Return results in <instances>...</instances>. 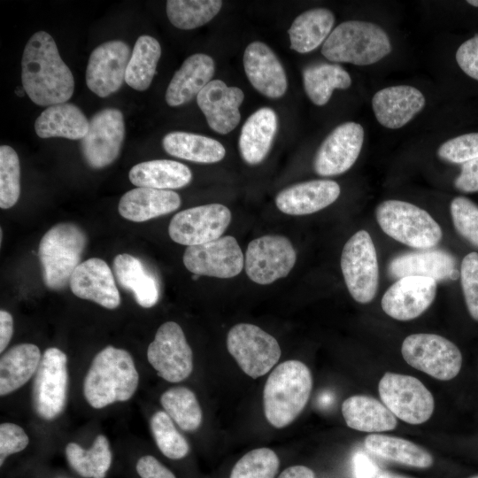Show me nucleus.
<instances>
[{
    "label": "nucleus",
    "mask_w": 478,
    "mask_h": 478,
    "mask_svg": "<svg viewBox=\"0 0 478 478\" xmlns=\"http://www.w3.org/2000/svg\"><path fill=\"white\" fill-rule=\"evenodd\" d=\"M391 49L389 37L378 25L348 20L332 30L323 42L321 53L332 62L369 66L389 55Z\"/></svg>",
    "instance_id": "obj_4"
},
{
    "label": "nucleus",
    "mask_w": 478,
    "mask_h": 478,
    "mask_svg": "<svg viewBox=\"0 0 478 478\" xmlns=\"http://www.w3.org/2000/svg\"><path fill=\"white\" fill-rule=\"evenodd\" d=\"M437 156L449 163L463 164L478 158V132L464 134L444 142Z\"/></svg>",
    "instance_id": "obj_46"
},
{
    "label": "nucleus",
    "mask_w": 478,
    "mask_h": 478,
    "mask_svg": "<svg viewBox=\"0 0 478 478\" xmlns=\"http://www.w3.org/2000/svg\"><path fill=\"white\" fill-rule=\"evenodd\" d=\"M334 23L335 16L328 9L315 8L304 12L288 30L290 49L299 53L315 50L329 36Z\"/></svg>",
    "instance_id": "obj_34"
},
{
    "label": "nucleus",
    "mask_w": 478,
    "mask_h": 478,
    "mask_svg": "<svg viewBox=\"0 0 478 478\" xmlns=\"http://www.w3.org/2000/svg\"><path fill=\"white\" fill-rule=\"evenodd\" d=\"M402 356L408 365L440 381L457 376L462 365L459 349L435 334H413L404 340Z\"/></svg>",
    "instance_id": "obj_8"
},
{
    "label": "nucleus",
    "mask_w": 478,
    "mask_h": 478,
    "mask_svg": "<svg viewBox=\"0 0 478 478\" xmlns=\"http://www.w3.org/2000/svg\"><path fill=\"white\" fill-rule=\"evenodd\" d=\"M243 99L241 89L228 87L220 80H212L198 94L197 103L209 127L220 135H226L240 122L239 107Z\"/></svg>",
    "instance_id": "obj_20"
},
{
    "label": "nucleus",
    "mask_w": 478,
    "mask_h": 478,
    "mask_svg": "<svg viewBox=\"0 0 478 478\" xmlns=\"http://www.w3.org/2000/svg\"><path fill=\"white\" fill-rule=\"evenodd\" d=\"M231 221L230 210L221 204H208L177 212L168 226L170 238L192 246L214 241L223 235Z\"/></svg>",
    "instance_id": "obj_14"
},
{
    "label": "nucleus",
    "mask_w": 478,
    "mask_h": 478,
    "mask_svg": "<svg viewBox=\"0 0 478 478\" xmlns=\"http://www.w3.org/2000/svg\"><path fill=\"white\" fill-rule=\"evenodd\" d=\"M296 259V251L287 237L263 235L248 244L244 258L245 273L252 281L267 285L286 277Z\"/></svg>",
    "instance_id": "obj_12"
},
{
    "label": "nucleus",
    "mask_w": 478,
    "mask_h": 478,
    "mask_svg": "<svg viewBox=\"0 0 478 478\" xmlns=\"http://www.w3.org/2000/svg\"><path fill=\"white\" fill-rule=\"evenodd\" d=\"M181 203L179 194L173 190L136 188L121 197L118 211L124 219L143 222L177 210Z\"/></svg>",
    "instance_id": "obj_27"
},
{
    "label": "nucleus",
    "mask_w": 478,
    "mask_h": 478,
    "mask_svg": "<svg viewBox=\"0 0 478 478\" xmlns=\"http://www.w3.org/2000/svg\"><path fill=\"white\" fill-rule=\"evenodd\" d=\"M182 261L185 267L198 276L221 279L238 275L244 266V257L236 239L231 235L188 246Z\"/></svg>",
    "instance_id": "obj_16"
},
{
    "label": "nucleus",
    "mask_w": 478,
    "mask_h": 478,
    "mask_svg": "<svg viewBox=\"0 0 478 478\" xmlns=\"http://www.w3.org/2000/svg\"><path fill=\"white\" fill-rule=\"evenodd\" d=\"M150 428L160 451L171 459H181L189 451L186 439L179 433L171 417L163 411L156 412L150 419Z\"/></svg>",
    "instance_id": "obj_42"
},
{
    "label": "nucleus",
    "mask_w": 478,
    "mask_h": 478,
    "mask_svg": "<svg viewBox=\"0 0 478 478\" xmlns=\"http://www.w3.org/2000/svg\"><path fill=\"white\" fill-rule=\"evenodd\" d=\"M214 71V61L206 54L196 53L187 58L166 89V104L174 107L190 102L211 81Z\"/></svg>",
    "instance_id": "obj_26"
},
{
    "label": "nucleus",
    "mask_w": 478,
    "mask_h": 478,
    "mask_svg": "<svg viewBox=\"0 0 478 478\" xmlns=\"http://www.w3.org/2000/svg\"><path fill=\"white\" fill-rule=\"evenodd\" d=\"M89 121L82 111L69 103L47 107L35 123L36 135L41 138L64 137L81 140L89 130Z\"/></svg>",
    "instance_id": "obj_31"
},
{
    "label": "nucleus",
    "mask_w": 478,
    "mask_h": 478,
    "mask_svg": "<svg viewBox=\"0 0 478 478\" xmlns=\"http://www.w3.org/2000/svg\"><path fill=\"white\" fill-rule=\"evenodd\" d=\"M391 277L401 279L406 276H423L436 282L457 280L460 274L456 268L455 258L442 250L426 249L405 253L394 258L388 266Z\"/></svg>",
    "instance_id": "obj_24"
},
{
    "label": "nucleus",
    "mask_w": 478,
    "mask_h": 478,
    "mask_svg": "<svg viewBox=\"0 0 478 478\" xmlns=\"http://www.w3.org/2000/svg\"><path fill=\"white\" fill-rule=\"evenodd\" d=\"M341 269L351 296L360 304L371 302L379 283L376 251L366 230L355 233L344 244Z\"/></svg>",
    "instance_id": "obj_7"
},
{
    "label": "nucleus",
    "mask_w": 478,
    "mask_h": 478,
    "mask_svg": "<svg viewBox=\"0 0 478 478\" xmlns=\"http://www.w3.org/2000/svg\"><path fill=\"white\" fill-rule=\"evenodd\" d=\"M15 93L19 96H22L25 93V89L20 87L17 88L16 90H15Z\"/></svg>",
    "instance_id": "obj_56"
},
{
    "label": "nucleus",
    "mask_w": 478,
    "mask_h": 478,
    "mask_svg": "<svg viewBox=\"0 0 478 478\" xmlns=\"http://www.w3.org/2000/svg\"><path fill=\"white\" fill-rule=\"evenodd\" d=\"M138 382L132 356L123 349L109 345L93 358L84 379L83 394L93 408L101 409L130 399Z\"/></svg>",
    "instance_id": "obj_2"
},
{
    "label": "nucleus",
    "mask_w": 478,
    "mask_h": 478,
    "mask_svg": "<svg viewBox=\"0 0 478 478\" xmlns=\"http://www.w3.org/2000/svg\"><path fill=\"white\" fill-rule=\"evenodd\" d=\"M243 67L251 84L269 98L281 97L288 87L285 70L276 54L262 42H252L243 53Z\"/></svg>",
    "instance_id": "obj_22"
},
{
    "label": "nucleus",
    "mask_w": 478,
    "mask_h": 478,
    "mask_svg": "<svg viewBox=\"0 0 478 478\" xmlns=\"http://www.w3.org/2000/svg\"><path fill=\"white\" fill-rule=\"evenodd\" d=\"M125 137L122 112L106 108L96 112L89 120V130L81 140V154L93 169L111 165L119 157Z\"/></svg>",
    "instance_id": "obj_15"
},
{
    "label": "nucleus",
    "mask_w": 478,
    "mask_h": 478,
    "mask_svg": "<svg viewBox=\"0 0 478 478\" xmlns=\"http://www.w3.org/2000/svg\"><path fill=\"white\" fill-rule=\"evenodd\" d=\"M426 99L420 90L407 85L380 89L372 98L377 121L383 127L397 129L406 125L424 108Z\"/></svg>",
    "instance_id": "obj_23"
},
{
    "label": "nucleus",
    "mask_w": 478,
    "mask_h": 478,
    "mask_svg": "<svg viewBox=\"0 0 478 478\" xmlns=\"http://www.w3.org/2000/svg\"><path fill=\"white\" fill-rule=\"evenodd\" d=\"M66 456L72 468L84 478H104L112 464V451L104 435H98L89 450L69 443Z\"/></svg>",
    "instance_id": "obj_39"
},
{
    "label": "nucleus",
    "mask_w": 478,
    "mask_h": 478,
    "mask_svg": "<svg viewBox=\"0 0 478 478\" xmlns=\"http://www.w3.org/2000/svg\"><path fill=\"white\" fill-rule=\"evenodd\" d=\"M129 180L138 188L170 190L187 186L192 179L190 169L184 164L169 159H155L134 166Z\"/></svg>",
    "instance_id": "obj_32"
},
{
    "label": "nucleus",
    "mask_w": 478,
    "mask_h": 478,
    "mask_svg": "<svg viewBox=\"0 0 478 478\" xmlns=\"http://www.w3.org/2000/svg\"><path fill=\"white\" fill-rule=\"evenodd\" d=\"M376 478H409L398 474L392 473L390 471H380Z\"/></svg>",
    "instance_id": "obj_55"
},
{
    "label": "nucleus",
    "mask_w": 478,
    "mask_h": 478,
    "mask_svg": "<svg viewBox=\"0 0 478 478\" xmlns=\"http://www.w3.org/2000/svg\"><path fill=\"white\" fill-rule=\"evenodd\" d=\"M278 128V118L269 107L252 113L243 124L239 137V150L245 163L258 165L268 154Z\"/></svg>",
    "instance_id": "obj_28"
},
{
    "label": "nucleus",
    "mask_w": 478,
    "mask_h": 478,
    "mask_svg": "<svg viewBox=\"0 0 478 478\" xmlns=\"http://www.w3.org/2000/svg\"><path fill=\"white\" fill-rule=\"evenodd\" d=\"M459 274L467 310L478 321V252H470L464 257Z\"/></svg>",
    "instance_id": "obj_47"
},
{
    "label": "nucleus",
    "mask_w": 478,
    "mask_h": 478,
    "mask_svg": "<svg viewBox=\"0 0 478 478\" xmlns=\"http://www.w3.org/2000/svg\"><path fill=\"white\" fill-rule=\"evenodd\" d=\"M21 67L22 87L35 104L49 107L72 97L73 73L47 32L38 31L30 37L24 49Z\"/></svg>",
    "instance_id": "obj_1"
},
{
    "label": "nucleus",
    "mask_w": 478,
    "mask_h": 478,
    "mask_svg": "<svg viewBox=\"0 0 478 478\" xmlns=\"http://www.w3.org/2000/svg\"><path fill=\"white\" fill-rule=\"evenodd\" d=\"M375 216L385 234L412 248L431 249L443 236L439 224L432 216L408 202L383 201L376 207Z\"/></svg>",
    "instance_id": "obj_6"
},
{
    "label": "nucleus",
    "mask_w": 478,
    "mask_h": 478,
    "mask_svg": "<svg viewBox=\"0 0 478 478\" xmlns=\"http://www.w3.org/2000/svg\"><path fill=\"white\" fill-rule=\"evenodd\" d=\"M312 387L308 366L299 360H287L269 374L264 387L263 405L267 421L282 428L302 412Z\"/></svg>",
    "instance_id": "obj_3"
},
{
    "label": "nucleus",
    "mask_w": 478,
    "mask_h": 478,
    "mask_svg": "<svg viewBox=\"0 0 478 478\" xmlns=\"http://www.w3.org/2000/svg\"><path fill=\"white\" fill-rule=\"evenodd\" d=\"M457 232L478 248V205L465 197H455L450 205Z\"/></svg>",
    "instance_id": "obj_45"
},
{
    "label": "nucleus",
    "mask_w": 478,
    "mask_h": 478,
    "mask_svg": "<svg viewBox=\"0 0 478 478\" xmlns=\"http://www.w3.org/2000/svg\"><path fill=\"white\" fill-rule=\"evenodd\" d=\"M227 348L240 368L253 379L267 374L281 354L273 335L249 323L236 324L229 330Z\"/></svg>",
    "instance_id": "obj_9"
},
{
    "label": "nucleus",
    "mask_w": 478,
    "mask_h": 478,
    "mask_svg": "<svg viewBox=\"0 0 478 478\" xmlns=\"http://www.w3.org/2000/svg\"><path fill=\"white\" fill-rule=\"evenodd\" d=\"M165 412L184 431L197 430L202 423V410L195 393L185 387H174L160 397Z\"/></svg>",
    "instance_id": "obj_40"
},
{
    "label": "nucleus",
    "mask_w": 478,
    "mask_h": 478,
    "mask_svg": "<svg viewBox=\"0 0 478 478\" xmlns=\"http://www.w3.org/2000/svg\"><path fill=\"white\" fill-rule=\"evenodd\" d=\"M279 466V458L273 450L258 448L235 464L229 478H274Z\"/></svg>",
    "instance_id": "obj_43"
},
{
    "label": "nucleus",
    "mask_w": 478,
    "mask_h": 478,
    "mask_svg": "<svg viewBox=\"0 0 478 478\" xmlns=\"http://www.w3.org/2000/svg\"><path fill=\"white\" fill-rule=\"evenodd\" d=\"M162 145L169 155L196 163H216L226 155V150L219 141L188 132L168 133L163 138Z\"/></svg>",
    "instance_id": "obj_35"
},
{
    "label": "nucleus",
    "mask_w": 478,
    "mask_h": 478,
    "mask_svg": "<svg viewBox=\"0 0 478 478\" xmlns=\"http://www.w3.org/2000/svg\"><path fill=\"white\" fill-rule=\"evenodd\" d=\"M220 0H168L166 14L175 27L189 30L204 26L220 11Z\"/></svg>",
    "instance_id": "obj_41"
},
{
    "label": "nucleus",
    "mask_w": 478,
    "mask_h": 478,
    "mask_svg": "<svg viewBox=\"0 0 478 478\" xmlns=\"http://www.w3.org/2000/svg\"><path fill=\"white\" fill-rule=\"evenodd\" d=\"M278 478H315V474L307 466H292L284 469Z\"/></svg>",
    "instance_id": "obj_54"
},
{
    "label": "nucleus",
    "mask_w": 478,
    "mask_h": 478,
    "mask_svg": "<svg viewBox=\"0 0 478 478\" xmlns=\"http://www.w3.org/2000/svg\"><path fill=\"white\" fill-rule=\"evenodd\" d=\"M378 390L389 410L409 424H421L433 413L435 402L431 392L413 376L385 373L379 382Z\"/></svg>",
    "instance_id": "obj_10"
},
{
    "label": "nucleus",
    "mask_w": 478,
    "mask_h": 478,
    "mask_svg": "<svg viewBox=\"0 0 478 478\" xmlns=\"http://www.w3.org/2000/svg\"><path fill=\"white\" fill-rule=\"evenodd\" d=\"M129 46L123 41L112 40L97 46L90 54L86 84L100 97H106L120 89L125 81L130 59Z\"/></svg>",
    "instance_id": "obj_17"
},
{
    "label": "nucleus",
    "mask_w": 478,
    "mask_h": 478,
    "mask_svg": "<svg viewBox=\"0 0 478 478\" xmlns=\"http://www.w3.org/2000/svg\"><path fill=\"white\" fill-rule=\"evenodd\" d=\"M455 58L459 68L478 81V34L459 45Z\"/></svg>",
    "instance_id": "obj_49"
},
{
    "label": "nucleus",
    "mask_w": 478,
    "mask_h": 478,
    "mask_svg": "<svg viewBox=\"0 0 478 478\" xmlns=\"http://www.w3.org/2000/svg\"><path fill=\"white\" fill-rule=\"evenodd\" d=\"M136 471L141 478H176L166 466L150 455L143 456L138 459Z\"/></svg>",
    "instance_id": "obj_51"
},
{
    "label": "nucleus",
    "mask_w": 478,
    "mask_h": 478,
    "mask_svg": "<svg viewBox=\"0 0 478 478\" xmlns=\"http://www.w3.org/2000/svg\"><path fill=\"white\" fill-rule=\"evenodd\" d=\"M455 188L464 193L478 192V158L463 163L454 181Z\"/></svg>",
    "instance_id": "obj_50"
},
{
    "label": "nucleus",
    "mask_w": 478,
    "mask_h": 478,
    "mask_svg": "<svg viewBox=\"0 0 478 478\" xmlns=\"http://www.w3.org/2000/svg\"><path fill=\"white\" fill-rule=\"evenodd\" d=\"M41 358L39 348L33 343L8 350L0 359V395L6 396L27 383L35 374Z\"/></svg>",
    "instance_id": "obj_33"
},
{
    "label": "nucleus",
    "mask_w": 478,
    "mask_h": 478,
    "mask_svg": "<svg viewBox=\"0 0 478 478\" xmlns=\"http://www.w3.org/2000/svg\"><path fill=\"white\" fill-rule=\"evenodd\" d=\"M69 286L74 296L93 301L106 309L120 305L114 275L107 263L98 258L81 262L73 271Z\"/></svg>",
    "instance_id": "obj_21"
},
{
    "label": "nucleus",
    "mask_w": 478,
    "mask_h": 478,
    "mask_svg": "<svg viewBox=\"0 0 478 478\" xmlns=\"http://www.w3.org/2000/svg\"><path fill=\"white\" fill-rule=\"evenodd\" d=\"M113 272L119 284L132 292L139 305L150 308L158 303L160 293L158 280L140 258L128 253L118 254L113 260Z\"/></svg>",
    "instance_id": "obj_29"
},
{
    "label": "nucleus",
    "mask_w": 478,
    "mask_h": 478,
    "mask_svg": "<svg viewBox=\"0 0 478 478\" xmlns=\"http://www.w3.org/2000/svg\"><path fill=\"white\" fill-rule=\"evenodd\" d=\"M436 281L428 277L406 276L398 279L384 293L382 308L397 320H410L419 317L433 303L436 294Z\"/></svg>",
    "instance_id": "obj_19"
},
{
    "label": "nucleus",
    "mask_w": 478,
    "mask_h": 478,
    "mask_svg": "<svg viewBox=\"0 0 478 478\" xmlns=\"http://www.w3.org/2000/svg\"><path fill=\"white\" fill-rule=\"evenodd\" d=\"M303 83L309 99L314 104L322 106L329 101L335 89H348L351 78L340 65L317 63L303 70Z\"/></svg>",
    "instance_id": "obj_37"
},
{
    "label": "nucleus",
    "mask_w": 478,
    "mask_h": 478,
    "mask_svg": "<svg viewBox=\"0 0 478 478\" xmlns=\"http://www.w3.org/2000/svg\"><path fill=\"white\" fill-rule=\"evenodd\" d=\"M87 245L85 232L73 223H58L49 229L39 243L38 257L45 286L63 289L81 264Z\"/></svg>",
    "instance_id": "obj_5"
},
{
    "label": "nucleus",
    "mask_w": 478,
    "mask_h": 478,
    "mask_svg": "<svg viewBox=\"0 0 478 478\" xmlns=\"http://www.w3.org/2000/svg\"><path fill=\"white\" fill-rule=\"evenodd\" d=\"M342 413L347 426L362 432H382L397 427L396 416L382 402L365 395L345 399Z\"/></svg>",
    "instance_id": "obj_30"
},
{
    "label": "nucleus",
    "mask_w": 478,
    "mask_h": 478,
    "mask_svg": "<svg viewBox=\"0 0 478 478\" xmlns=\"http://www.w3.org/2000/svg\"><path fill=\"white\" fill-rule=\"evenodd\" d=\"M470 478H478V475H476V476H473V477H470Z\"/></svg>",
    "instance_id": "obj_58"
},
{
    "label": "nucleus",
    "mask_w": 478,
    "mask_h": 478,
    "mask_svg": "<svg viewBox=\"0 0 478 478\" xmlns=\"http://www.w3.org/2000/svg\"><path fill=\"white\" fill-rule=\"evenodd\" d=\"M364 142L363 127L356 122L337 126L322 142L313 169L320 176H335L348 171L359 156Z\"/></svg>",
    "instance_id": "obj_18"
},
{
    "label": "nucleus",
    "mask_w": 478,
    "mask_h": 478,
    "mask_svg": "<svg viewBox=\"0 0 478 478\" xmlns=\"http://www.w3.org/2000/svg\"><path fill=\"white\" fill-rule=\"evenodd\" d=\"M337 182L331 180H312L291 185L275 197L277 208L289 215H306L333 204L340 195Z\"/></svg>",
    "instance_id": "obj_25"
},
{
    "label": "nucleus",
    "mask_w": 478,
    "mask_h": 478,
    "mask_svg": "<svg viewBox=\"0 0 478 478\" xmlns=\"http://www.w3.org/2000/svg\"><path fill=\"white\" fill-rule=\"evenodd\" d=\"M66 355L58 348H48L35 374L32 400L35 412L47 420L57 418L66 403L68 386Z\"/></svg>",
    "instance_id": "obj_11"
},
{
    "label": "nucleus",
    "mask_w": 478,
    "mask_h": 478,
    "mask_svg": "<svg viewBox=\"0 0 478 478\" xmlns=\"http://www.w3.org/2000/svg\"><path fill=\"white\" fill-rule=\"evenodd\" d=\"M466 3L472 6L478 7V0H467Z\"/></svg>",
    "instance_id": "obj_57"
},
{
    "label": "nucleus",
    "mask_w": 478,
    "mask_h": 478,
    "mask_svg": "<svg viewBox=\"0 0 478 478\" xmlns=\"http://www.w3.org/2000/svg\"><path fill=\"white\" fill-rule=\"evenodd\" d=\"M29 439L25 430L14 423L0 425V465L13 453L23 451L28 444Z\"/></svg>",
    "instance_id": "obj_48"
},
{
    "label": "nucleus",
    "mask_w": 478,
    "mask_h": 478,
    "mask_svg": "<svg viewBox=\"0 0 478 478\" xmlns=\"http://www.w3.org/2000/svg\"><path fill=\"white\" fill-rule=\"evenodd\" d=\"M147 358L158 375L169 382L188 378L193 370V353L181 328L173 321L162 324L147 349Z\"/></svg>",
    "instance_id": "obj_13"
},
{
    "label": "nucleus",
    "mask_w": 478,
    "mask_h": 478,
    "mask_svg": "<svg viewBox=\"0 0 478 478\" xmlns=\"http://www.w3.org/2000/svg\"><path fill=\"white\" fill-rule=\"evenodd\" d=\"M13 332V320L7 311H0V352L9 344Z\"/></svg>",
    "instance_id": "obj_53"
},
{
    "label": "nucleus",
    "mask_w": 478,
    "mask_h": 478,
    "mask_svg": "<svg viewBox=\"0 0 478 478\" xmlns=\"http://www.w3.org/2000/svg\"><path fill=\"white\" fill-rule=\"evenodd\" d=\"M364 444L368 451L385 460L417 468H428L433 464V457L427 450L404 438L372 434L366 437Z\"/></svg>",
    "instance_id": "obj_36"
},
{
    "label": "nucleus",
    "mask_w": 478,
    "mask_h": 478,
    "mask_svg": "<svg viewBox=\"0 0 478 478\" xmlns=\"http://www.w3.org/2000/svg\"><path fill=\"white\" fill-rule=\"evenodd\" d=\"M160 56L161 47L155 38L150 35L138 37L127 67L125 82L135 90H146L156 73Z\"/></svg>",
    "instance_id": "obj_38"
},
{
    "label": "nucleus",
    "mask_w": 478,
    "mask_h": 478,
    "mask_svg": "<svg viewBox=\"0 0 478 478\" xmlns=\"http://www.w3.org/2000/svg\"><path fill=\"white\" fill-rule=\"evenodd\" d=\"M352 466L355 478H376L379 473L377 466L362 451L355 453Z\"/></svg>",
    "instance_id": "obj_52"
},
{
    "label": "nucleus",
    "mask_w": 478,
    "mask_h": 478,
    "mask_svg": "<svg viewBox=\"0 0 478 478\" xmlns=\"http://www.w3.org/2000/svg\"><path fill=\"white\" fill-rule=\"evenodd\" d=\"M20 167L17 152L9 145L0 147V207L8 209L20 194Z\"/></svg>",
    "instance_id": "obj_44"
}]
</instances>
